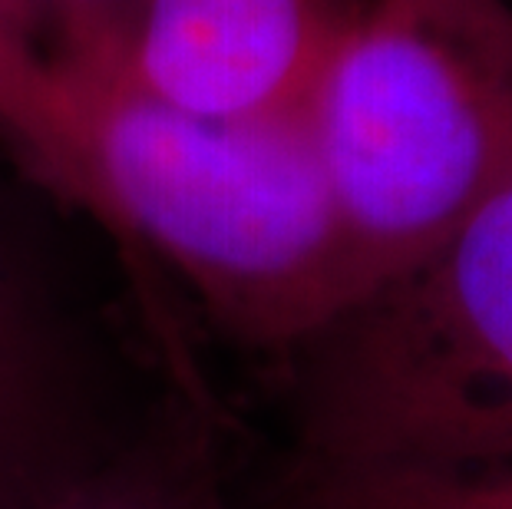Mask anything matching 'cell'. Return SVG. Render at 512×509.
I'll use <instances>...</instances> for the list:
<instances>
[{
	"instance_id": "6da1fadb",
	"label": "cell",
	"mask_w": 512,
	"mask_h": 509,
	"mask_svg": "<svg viewBox=\"0 0 512 509\" xmlns=\"http://www.w3.org/2000/svg\"><path fill=\"white\" fill-rule=\"evenodd\" d=\"M73 80L86 106V215L166 262L225 334L288 357L361 301L308 100L215 119L113 77Z\"/></svg>"
},
{
	"instance_id": "7a4b0ae2",
	"label": "cell",
	"mask_w": 512,
	"mask_h": 509,
	"mask_svg": "<svg viewBox=\"0 0 512 509\" xmlns=\"http://www.w3.org/2000/svg\"><path fill=\"white\" fill-rule=\"evenodd\" d=\"M308 116L364 301L512 186V7L364 0Z\"/></svg>"
},
{
	"instance_id": "3957f363",
	"label": "cell",
	"mask_w": 512,
	"mask_h": 509,
	"mask_svg": "<svg viewBox=\"0 0 512 509\" xmlns=\"http://www.w3.org/2000/svg\"><path fill=\"white\" fill-rule=\"evenodd\" d=\"M281 361L291 483L512 460V186Z\"/></svg>"
},
{
	"instance_id": "277c9868",
	"label": "cell",
	"mask_w": 512,
	"mask_h": 509,
	"mask_svg": "<svg viewBox=\"0 0 512 509\" xmlns=\"http://www.w3.org/2000/svg\"><path fill=\"white\" fill-rule=\"evenodd\" d=\"M364 0H143L110 73L169 110L235 119L308 100Z\"/></svg>"
},
{
	"instance_id": "5b68a950",
	"label": "cell",
	"mask_w": 512,
	"mask_h": 509,
	"mask_svg": "<svg viewBox=\"0 0 512 509\" xmlns=\"http://www.w3.org/2000/svg\"><path fill=\"white\" fill-rule=\"evenodd\" d=\"M110 447L67 331L0 229V509H24Z\"/></svg>"
},
{
	"instance_id": "8992f818",
	"label": "cell",
	"mask_w": 512,
	"mask_h": 509,
	"mask_svg": "<svg viewBox=\"0 0 512 509\" xmlns=\"http://www.w3.org/2000/svg\"><path fill=\"white\" fill-rule=\"evenodd\" d=\"M0 149L43 189L86 212L83 90L30 0H0Z\"/></svg>"
},
{
	"instance_id": "52a82bcc",
	"label": "cell",
	"mask_w": 512,
	"mask_h": 509,
	"mask_svg": "<svg viewBox=\"0 0 512 509\" xmlns=\"http://www.w3.org/2000/svg\"><path fill=\"white\" fill-rule=\"evenodd\" d=\"M24 509H232L212 457V437L189 410L119 440Z\"/></svg>"
},
{
	"instance_id": "ba28073f",
	"label": "cell",
	"mask_w": 512,
	"mask_h": 509,
	"mask_svg": "<svg viewBox=\"0 0 512 509\" xmlns=\"http://www.w3.org/2000/svg\"><path fill=\"white\" fill-rule=\"evenodd\" d=\"M298 509H512V460L443 473L291 483Z\"/></svg>"
},
{
	"instance_id": "9c48e42d",
	"label": "cell",
	"mask_w": 512,
	"mask_h": 509,
	"mask_svg": "<svg viewBox=\"0 0 512 509\" xmlns=\"http://www.w3.org/2000/svg\"><path fill=\"white\" fill-rule=\"evenodd\" d=\"M30 4L73 77L110 73L143 10V0H30Z\"/></svg>"
}]
</instances>
